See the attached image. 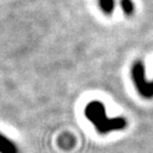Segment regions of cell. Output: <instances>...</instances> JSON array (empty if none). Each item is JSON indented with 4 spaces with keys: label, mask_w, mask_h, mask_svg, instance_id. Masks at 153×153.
I'll return each mask as SVG.
<instances>
[{
    "label": "cell",
    "mask_w": 153,
    "mask_h": 153,
    "mask_svg": "<svg viewBox=\"0 0 153 153\" xmlns=\"http://www.w3.org/2000/svg\"><path fill=\"white\" fill-rule=\"evenodd\" d=\"M84 116L92 124L99 134L105 135L111 131H118L125 129L128 123L124 117L109 118L105 112L104 104L101 101H90L84 108Z\"/></svg>",
    "instance_id": "1"
},
{
    "label": "cell",
    "mask_w": 153,
    "mask_h": 153,
    "mask_svg": "<svg viewBox=\"0 0 153 153\" xmlns=\"http://www.w3.org/2000/svg\"><path fill=\"white\" fill-rule=\"evenodd\" d=\"M131 77L138 94L144 99H153V79L148 81L145 66L142 60H136L131 67Z\"/></svg>",
    "instance_id": "2"
},
{
    "label": "cell",
    "mask_w": 153,
    "mask_h": 153,
    "mask_svg": "<svg viewBox=\"0 0 153 153\" xmlns=\"http://www.w3.org/2000/svg\"><path fill=\"white\" fill-rule=\"evenodd\" d=\"M0 153H19V149L9 137L0 133Z\"/></svg>",
    "instance_id": "3"
},
{
    "label": "cell",
    "mask_w": 153,
    "mask_h": 153,
    "mask_svg": "<svg viewBox=\"0 0 153 153\" xmlns=\"http://www.w3.org/2000/svg\"><path fill=\"white\" fill-rule=\"evenodd\" d=\"M99 5L105 15H111L115 8V0H99Z\"/></svg>",
    "instance_id": "4"
},
{
    "label": "cell",
    "mask_w": 153,
    "mask_h": 153,
    "mask_svg": "<svg viewBox=\"0 0 153 153\" xmlns=\"http://www.w3.org/2000/svg\"><path fill=\"white\" fill-rule=\"evenodd\" d=\"M120 7L124 11V14L127 16H131L134 14L135 6H134V2L131 0H120Z\"/></svg>",
    "instance_id": "5"
}]
</instances>
